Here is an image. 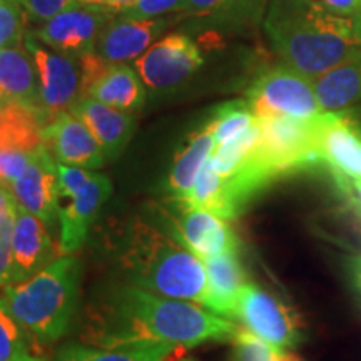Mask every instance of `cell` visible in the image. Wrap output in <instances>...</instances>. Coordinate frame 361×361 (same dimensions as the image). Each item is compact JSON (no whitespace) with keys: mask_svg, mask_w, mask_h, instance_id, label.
Masks as SVG:
<instances>
[{"mask_svg":"<svg viewBox=\"0 0 361 361\" xmlns=\"http://www.w3.org/2000/svg\"><path fill=\"white\" fill-rule=\"evenodd\" d=\"M238 326L204 306L154 295L134 284H116L89 313L84 340L101 348L174 345L192 348L231 341Z\"/></svg>","mask_w":361,"mask_h":361,"instance_id":"6da1fadb","label":"cell"},{"mask_svg":"<svg viewBox=\"0 0 361 361\" xmlns=\"http://www.w3.org/2000/svg\"><path fill=\"white\" fill-rule=\"evenodd\" d=\"M264 30L284 64L310 79L361 57L353 19L314 0H271Z\"/></svg>","mask_w":361,"mask_h":361,"instance_id":"7a4b0ae2","label":"cell"},{"mask_svg":"<svg viewBox=\"0 0 361 361\" xmlns=\"http://www.w3.org/2000/svg\"><path fill=\"white\" fill-rule=\"evenodd\" d=\"M119 259L134 286L207 308L204 261L171 234L134 221L123 243Z\"/></svg>","mask_w":361,"mask_h":361,"instance_id":"3957f363","label":"cell"},{"mask_svg":"<svg viewBox=\"0 0 361 361\" xmlns=\"http://www.w3.org/2000/svg\"><path fill=\"white\" fill-rule=\"evenodd\" d=\"M80 266L69 255L52 261L32 278L2 288L13 318L42 343L66 335L78 306Z\"/></svg>","mask_w":361,"mask_h":361,"instance_id":"277c9868","label":"cell"},{"mask_svg":"<svg viewBox=\"0 0 361 361\" xmlns=\"http://www.w3.org/2000/svg\"><path fill=\"white\" fill-rule=\"evenodd\" d=\"M57 218L61 223L59 255H72L85 243L90 226L104 202L109 200L112 184L107 176L90 169L72 168L57 162Z\"/></svg>","mask_w":361,"mask_h":361,"instance_id":"5b68a950","label":"cell"},{"mask_svg":"<svg viewBox=\"0 0 361 361\" xmlns=\"http://www.w3.org/2000/svg\"><path fill=\"white\" fill-rule=\"evenodd\" d=\"M258 119L261 139L252 157L271 180L322 164L318 156V116L310 119L290 116Z\"/></svg>","mask_w":361,"mask_h":361,"instance_id":"8992f818","label":"cell"},{"mask_svg":"<svg viewBox=\"0 0 361 361\" xmlns=\"http://www.w3.org/2000/svg\"><path fill=\"white\" fill-rule=\"evenodd\" d=\"M246 101L256 117L290 116L310 119L323 112L313 79L290 66L264 71L247 90Z\"/></svg>","mask_w":361,"mask_h":361,"instance_id":"52a82bcc","label":"cell"},{"mask_svg":"<svg viewBox=\"0 0 361 361\" xmlns=\"http://www.w3.org/2000/svg\"><path fill=\"white\" fill-rule=\"evenodd\" d=\"M27 51L37 67L40 99L49 117V123L61 112L71 111L82 94V71L80 59L66 56L47 47L34 32H27L24 39Z\"/></svg>","mask_w":361,"mask_h":361,"instance_id":"ba28073f","label":"cell"},{"mask_svg":"<svg viewBox=\"0 0 361 361\" xmlns=\"http://www.w3.org/2000/svg\"><path fill=\"white\" fill-rule=\"evenodd\" d=\"M114 13L106 7L71 0L34 34L54 51L82 57L84 54L96 51L97 40L106 25L114 19Z\"/></svg>","mask_w":361,"mask_h":361,"instance_id":"9c48e42d","label":"cell"},{"mask_svg":"<svg viewBox=\"0 0 361 361\" xmlns=\"http://www.w3.org/2000/svg\"><path fill=\"white\" fill-rule=\"evenodd\" d=\"M236 319L247 331L276 348H295L303 340L301 322L295 311L252 283H247L241 291Z\"/></svg>","mask_w":361,"mask_h":361,"instance_id":"30bf717a","label":"cell"},{"mask_svg":"<svg viewBox=\"0 0 361 361\" xmlns=\"http://www.w3.org/2000/svg\"><path fill=\"white\" fill-rule=\"evenodd\" d=\"M202 56L192 39L169 34L135 59V71L147 89L164 92L183 85L201 69Z\"/></svg>","mask_w":361,"mask_h":361,"instance_id":"8fae6325","label":"cell"},{"mask_svg":"<svg viewBox=\"0 0 361 361\" xmlns=\"http://www.w3.org/2000/svg\"><path fill=\"white\" fill-rule=\"evenodd\" d=\"M173 204L178 207V214L169 216V234L197 258L207 259L226 252H238V236L228 224V219L201 207L184 206L179 202Z\"/></svg>","mask_w":361,"mask_h":361,"instance_id":"7c38bea8","label":"cell"},{"mask_svg":"<svg viewBox=\"0 0 361 361\" xmlns=\"http://www.w3.org/2000/svg\"><path fill=\"white\" fill-rule=\"evenodd\" d=\"M319 162L335 180H361V129L345 112L318 116Z\"/></svg>","mask_w":361,"mask_h":361,"instance_id":"4fadbf2b","label":"cell"},{"mask_svg":"<svg viewBox=\"0 0 361 361\" xmlns=\"http://www.w3.org/2000/svg\"><path fill=\"white\" fill-rule=\"evenodd\" d=\"M44 146L59 164L99 169L106 164L101 144L72 111L61 112L44 128Z\"/></svg>","mask_w":361,"mask_h":361,"instance_id":"5bb4252c","label":"cell"},{"mask_svg":"<svg viewBox=\"0 0 361 361\" xmlns=\"http://www.w3.org/2000/svg\"><path fill=\"white\" fill-rule=\"evenodd\" d=\"M11 192L17 207L37 216L47 226L54 224L57 218L59 171L57 161L45 146L34 152L25 173L12 184Z\"/></svg>","mask_w":361,"mask_h":361,"instance_id":"9a60e30c","label":"cell"},{"mask_svg":"<svg viewBox=\"0 0 361 361\" xmlns=\"http://www.w3.org/2000/svg\"><path fill=\"white\" fill-rule=\"evenodd\" d=\"M56 251L47 224L37 216L17 207L12 228V281L32 278L54 261Z\"/></svg>","mask_w":361,"mask_h":361,"instance_id":"2e32d148","label":"cell"},{"mask_svg":"<svg viewBox=\"0 0 361 361\" xmlns=\"http://www.w3.org/2000/svg\"><path fill=\"white\" fill-rule=\"evenodd\" d=\"M168 22L156 19H126L116 16L97 40L96 52L107 64H128L142 56L162 34Z\"/></svg>","mask_w":361,"mask_h":361,"instance_id":"e0dca14e","label":"cell"},{"mask_svg":"<svg viewBox=\"0 0 361 361\" xmlns=\"http://www.w3.org/2000/svg\"><path fill=\"white\" fill-rule=\"evenodd\" d=\"M71 111L90 129L107 161L117 159L134 134L135 117L133 112L119 111L92 97L79 99Z\"/></svg>","mask_w":361,"mask_h":361,"instance_id":"ac0fdd59","label":"cell"},{"mask_svg":"<svg viewBox=\"0 0 361 361\" xmlns=\"http://www.w3.org/2000/svg\"><path fill=\"white\" fill-rule=\"evenodd\" d=\"M0 102L24 104L45 114L37 67L25 45L0 49Z\"/></svg>","mask_w":361,"mask_h":361,"instance_id":"d6986e66","label":"cell"},{"mask_svg":"<svg viewBox=\"0 0 361 361\" xmlns=\"http://www.w3.org/2000/svg\"><path fill=\"white\" fill-rule=\"evenodd\" d=\"M202 261L207 276V310L224 318H236L239 296L250 283L238 255L226 252Z\"/></svg>","mask_w":361,"mask_h":361,"instance_id":"ffe728a7","label":"cell"},{"mask_svg":"<svg viewBox=\"0 0 361 361\" xmlns=\"http://www.w3.org/2000/svg\"><path fill=\"white\" fill-rule=\"evenodd\" d=\"M216 141L209 130L202 128L191 134L174 156L173 166L166 178L164 192L171 202H179L188 196L204 162L213 156Z\"/></svg>","mask_w":361,"mask_h":361,"instance_id":"44dd1931","label":"cell"},{"mask_svg":"<svg viewBox=\"0 0 361 361\" xmlns=\"http://www.w3.org/2000/svg\"><path fill=\"white\" fill-rule=\"evenodd\" d=\"M49 117L24 104L0 106V149L35 152L44 147V128Z\"/></svg>","mask_w":361,"mask_h":361,"instance_id":"7402d4cb","label":"cell"},{"mask_svg":"<svg viewBox=\"0 0 361 361\" xmlns=\"http://www.w3.org/2000/svg\"><path fill=\"white\" fill-rule=\"evenodd\" d=\"M85 97H92L119 111L134 112L146 102V84L130 66H109L90 85Z\"/></svg>","mask_w":361,"mask_h":361,"instance_id":"603a6c76","label":"cell"},{"mask_svg":"<svg viewBox=\"0 0 361 361\" xmlns=\"http://www.w3.org/2000/svg\"><path fill=\"white\" fill-rule=\"evenodd\" d=\"M323 112H345L361 104V57L313 79Z\"/></svg>","mask_w":361,"mask_h":361,"instance_id":"cb8c5ba5","label":"cell"},{"mask_svg":"<svg viewBox=\"0 0 361 361\" xmlns=\"http://www.w3.org/2000/svg\"><path fill=\"white\" fill-rule=\"evenodd\" d=\"M180 346L137 345L124 348H90L84 345H67L54 361H171Z\"/></svg>","mask_w":361,"mask_h":361,"instance_id":"d4e9b609","label":"cell"},{"mask_svg":"<svg viewBox=\"0 0 361 361\" xmlns=\"http://www.w3.org/2000/svg\"><path fill=\"white\" fill-rule=\"evenodd\" d=\"M179 204L201 207V209L211 211L228 221L238 218L236 211L233 209L231 201H229L228 191H226L223 176L216 173L211 157L204 162L192 189L183 201H179Z\"/></svg>","mask_w":361,"mask_h":361,"instance_id":"484cf974","label":"cell"},{"mask_svg":"<svg viewBox=\"0 0 361 361\" xmlns=\"http://www.w3.org/2000/svg\"><path fill=\"white\" fill-rule=\"evenodd\" d=\"M258 117L252 112L247 101H231L219 106L207 121L204 129L213 134L216 146L223 144L229 139L236 137L241 133L256 123Z\"/></svg>","mask_w":361,"mask_h":361,"instance_id":"4316f807","label":"cell"},{"mask_svg":"<svg viewBox=\"0 0 361 361\" xmlns=\"http://www.w3.org/2000/svg\"><path fill=\"white\" fill-rule=\"evenodd\" d=\"M263 0H183L178 12L180 17H207V19H239L258 13Z\"/></svg>","mask_w":361,"mask_h":361,"instance_id":"83f0119b","label":"cell"},{"mask_svg":"<svg viewBox=\"0 0 361 361\" xmlns=\"http://www.w3.org/2000/svg\"><path fill=\"white\" fill-rule=\"evenodd\" d=\"M231 341L234 345L233 361H301L296 353L269 345L245 326L238 328Z\"/></svg>","mask_w":361,"mask_h":361,"instance_id":"f1b7e54d","label":"cell"},{"mask_svg":"<svg viewBox=\"0 0 361 361\" xmlns=\"http://www.w3.org/2000/svg\"><path fill=\"white\" fill-rule=\"evenodd\" d=\"M27 355V331L13 318L6 296L0 293V361H17Z\"/></svg>","mask_w":361,"mask_h":361,"instance_id":"f546056e","label":"cell"},{"mask_svg":"<svg viewBox=\"0 0 361 361\" xmlns=\"http://www.w3.org/2000/svg\"><path fill=\"white\" fill-rule=\"evenodd\" d=\"M25 19L17 0H0V49L20 45L25 39Z\"/></svg>","mask_w":361,"mask_h":361,"instance_id":"4dcf8cb0","label":"cell"},{"mask_svg":"<svg viewBox=\"0 0 361 361\" xmlns=\"http://www.w3.org/2000/svg\"><path fill=\"white\" fill-rule=\"evenodd\" d=\"M32 156L34 152L0 149V184L11 191L12 184L25 173Z\"/></svg>","mask_w":361,"mask_h":361,"instance_id":"1f68e13d","label":"cell"},{"mask_svg":"<svg viewBox=\"0 0 361 361\" xmlns=\"http://www.w3.org/2000/svg\"><path fill=\"white\" fill-rule=\"evenodd\" d=\"M183 0H137L134 6L117 12L116 16L126 19H156L169 12H178Z\"/></svg>","mask_w":361,"mask_h":361,"instance_id":"d6a6232c","label":"cell"},{"mask_svg":"<svg viewBox=\"0 0 361 361\" xmlns=\"http://www.w3.org/2000/svg\"><path fill=\"white\" fill-rule=\"evenodd\" d=\"M17 2L24 8L27 19L32 22H47L71 0H17Z\"/></svg>","mask_w":361,"mask_h":361,"instance_id":"836d02e7","label":"cell"},{"mask_svg":"<svg viewBox=\"0 0 361 361\" xmlns=\"http://www.w3.org/2000/svg\"><path fill=\"white\" fill-rule=\"evenodd\" d=\"M12 228L13 224L0 231V288L12 281Z\"/></svg>","mask_w":361,"mask_h":361,"instance_id":"e575fe53","label":"cell"},{"mask_svg":"<svg viewBox=\"0 0 361 361\" xmlns=\"http://www.w3.org/2000/svg\"><path fill=\"white\" fill-rule=\"evenodd\" d=\"M17 213V202L13 200L12 192L0 184V231L7 226L13 224Z\"/></svg>","mask_w":361,"mask_h":361,"instance_id":"d590c367","label":"cell"},{"mask_svg":"<svg viewBox=\"0 0 361 361\" xmlns=\"http://www.w3.org/2000/svg\"><path fill=\"white\" fill-rule=\"evenodd\" d=\"M328 11L343 17H355L361 13V0H322Z\"/></svg>","mask_w":361,"mask_h":361,"instance_id":"8d00e7d4","label":"cell"},{"mask_svg":"<svg viewBox=\"0 0 361 361\" xmlns=\"http://www.w3.org/2000/svg\"><path fill=\"white\" fill-rule=\"evenodd\" d=\"M350 273L356 288L361 291V256H355V258L350 261Z\"/></svg>","mask_w":361,"mask_h":361,"instance_id":"74e56055","label":"cell"},{"mask_svg":"<svg viewBox=\"0 0 361 361\" xmlns=\"http://www.w3.org/2000/svg\"><path fill=\"white\" fill-rule=\"evenodd\" d=\"M135 2H137V0H107V4L104 7L117 13V12L124 11V8L134 6Z\"/></svg>","mask_w":361,"mask_h":361,"instance_id":"f35d334b","label":"cell"},{"mask_svg":"<svg viewBox=\"0 0 361 361\" xmlns=\"http://www.w3.org/2000/svg\"><path fill=\"white\" fill-rule=\"evenodd\" d=\"M82 4H89V6H101L104 7L107 4V0H79Z\"/></svg>","mask_w":361,"mask_h":361,"instance_id":"ab89813d","label":"cell"},{"mask_svg":"<svg viewBox=\"0 0 361 361\" xmlns=\"http://www.w3.org/2000/svg\"><path fill=\"white\" fill-rule=\"evenodd\" d=\"M353 24H355L356 32H358L360 39H361V13H358V16H355V17H353Z\"/></svg>","mask_w":361,"mask_h":361,"instance_id":"60d3db41","label":"cell"},{"mask_svg":"<svg viewBox=\"0 0 361 361\" xmlns=\"http://www.w3.org/2000/svg\"><path fill=\"white\" fill-rule=\"evenodd\" d=\"M17 361H44V360H40V358H34V356L27 355V356H24V358H20V360H17Z\"/></svg>","mask_w":361,"mask_h":361,"instance_id":"b9f144b4","label":"cell"},{"mask_svg":"<svg viewBox=\"0 0 361 361\" xmlns=\"http://www.w3.org/2000/svg\"><path fill=\"white\" fill-rule=\"evenodd\" d=\"M180 361H192V360H180Z\"/></svg>","mask_w":361,"mask_h":361,"instance_id":"7bdbcfd3","label":"cell"},{"mask_svg":"<svg viewBox=\"0 0 361 361\" xmlns=\"http://www.w3.org/2000/svg\"><path fill=\"white\" fill-rule=\"evenodd\" d=\"M0 106H2V102H0Z\"/></svg>","mask_w":361,"mask_h":361,"instance_id":"ee69618b","label":"cell"}]
</instances>
